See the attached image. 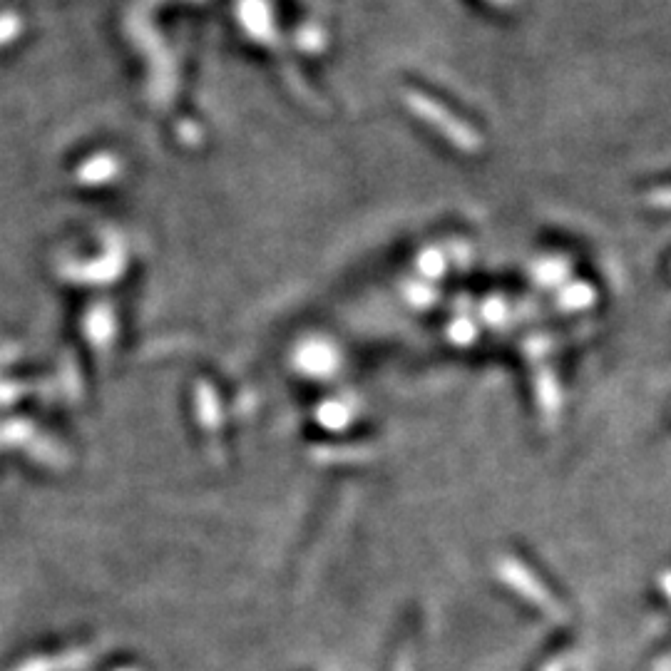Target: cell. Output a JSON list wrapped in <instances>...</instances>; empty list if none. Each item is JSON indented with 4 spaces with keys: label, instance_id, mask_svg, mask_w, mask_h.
<instances>
[]
</instances>
